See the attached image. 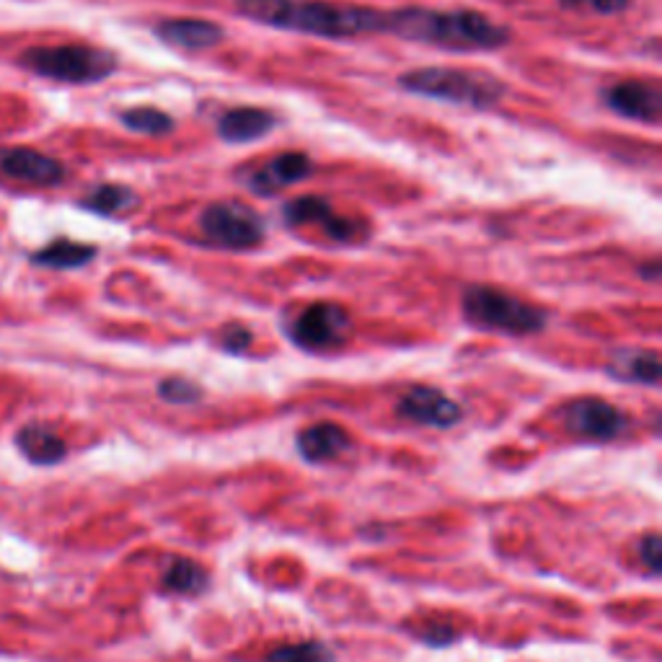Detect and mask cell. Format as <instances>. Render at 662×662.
Returning <instances> with one entry per match:
<instances>
[{
	"label": "cell",
	"instance_id": "24",
	"mask_svg": "<svg viewBox=\"0 0 662 662\" xmlns=\"http://www.w3.org/2000/svg\"><path fill=\"white\" fill-rule=\"evenodd\" d=\"M158 396L166 399L169 404H198L202 399V391L200 385L184 381V378H166L158 385Z\"/></svg>",
	"mask_w": 662,
	"mask_h": 662
},
{
	"label": "cell",
	"instance_id": "21",
	"mask_svg": "<svg viewBox=\"0 0 662 662\" xmlns=\"http://www.w3.org/2000/svg\"><path fill=\"white\" fill-rule=\"evenodd\" d=\"M616 375L618 378H629L635 383H644V385H654L660 381V358L654 352H629L624 358L616 360Z\"/></svg>",
	"mask_w": 662,
	"mask_h": 662
},
{
	"label": "cell",
	"instance_id": "14",
	"mask_svg": "<svg viewBox=\"0 0 662 662\" xmlns=\"http://www.w3.org/2000/svg\"><path fill=\"white\" fill-rule=\"evenodd\" d=\"M223 26L207 19H169L156 26V36L169 47L200 53V49L215 47L223 40Z\"/></svg>",
	"mask_w": 662,
	"mask_h": 662
},
{
	"label": "cell",
	"instance_id": "10",
	"mask_svg": "<svg viewBox=\"0 0 662 662\" xmlns=\"http://www.w3.org/2000/svg\"><path fill=\"white\" fill-rule=\"evenodd\" d=\"M399 417L414 422V425L425 427H440L448 430L461 419V406L453 402L448 394H442L440 389H430V385H414L406 394L399 399L396 406Z\"/></svg>",
	"mask_w": 662,
	"mask_h": 662
},
{
	"label": "cell",
	"instance_id": "16",
	"mask_svg": "<svg viewBox=\"0 0 662 662\" xmlns=\"http://www.w3.org/2000/svg\"><path fill=\"white\" fill-rule=\"evenodd\" d=\"M298 450L311 463L334 461L349 450V435L334 422H318L298 435Z\"/></svg>",
	"mask_w": 662,
	"mask_h": 662
},
{
	"label": "cell",
	"instance_id": "18",
	"mask_svg": "<svg viewBox=\"0 0 662 662\" xmlns=\"http://www.w3.org/2000/svg\"><path fill=\"white\" fill-rule=\"evenodd\" d=\"M164 587L179 595H200L207 587V572L192 559L173 557L164 572Z\"/></svg>",
	"mask_w": 662,
	"mask_h": 662
},
{
	"label": "cell",
	"instance_id": "4",
	"mask_svg": "<svg viewBox=\"0 0 662 662\" xmlns=\"http://www.w3.org/2000/svg\"><path fill=\"white\" fill-rule=\"evenodd\" d=\"M19 65L60 83H99L116 70V57L89 45H53L26 49Z\"/></svg>",
	"mask_w": 662,
	"mask_h": 662
},
{
	"label": "cell",
	"instance_id": "25",
	"mask_svg": "<svg viewBox=\"0 0 662 662\" xmlns=\"http://www.w3.org/2000/svg\"><path fill=\"white\" fill-rule=\"evenodd\" d=\"M631 0H559L564 9H591L603 16H616V13L627 11Z\"/></svg>",
	"mask_w": 662,
	"mask_h": 662
},
{
	"label": "cell",
	"instance_id": "27",
	"mask_svg": "<svg viewBox=\"0 0 662 662\" xmlns=\"http://www.w3.org/2000/svg\"><path fill=\"white\" fill-rule=\"evenodd\" d=\"M639 557H642V562L647 564V570L658 572L660 570V536L650 534L642 541V547H639Z\"/></svg>",
	"mask_w": 662,
	"mask_h": 662
},
{
	"label": "cell",
	"instance_id": "26",
	"mask_svg": "<svg viewBox=\"0 0 662 662\" xmlns=\"http://www.w3.org/2000/svg\"><path fill=\"white\" fill-rule=\"evenodd\" d=\"M254 339V334L246 329L242 324H231L228 329L223 332V347L228 349V352H244V349H249Z\"/></svg>",
	"mask_w": 662,
	"mask_h": 662
},
{
	"label": "cell",
	"instance_id": "23",
	"mask_svg": "<svg viewBox=\"0 0 662 662\" xmlns=\"http://www.w3.org/2000/svg\"><path fill=\"white\" fill-rule=\"evenodd\" d=\"M334 654L322 642H298L278 647L274 652H269L267 662H332Z\"/></svg>",
	"mask_w": 662,
	"mask_h": 662
},
{
	"label": "cell",
	"instance_id": "13",
	"mask_svg": "<svg viewBox=\"0 0 662 662\" xmlns=\"http://www.w3.org/2000/svg\"><path fill=\"white\" fill-rule=\"evenodd\" d=\"M311 171H314V164H311V158L305 156V153H280L272 161L249 171L246 184L257 194H274L280 192V189L308 179Z\"/></svg>",
	"mask_w": 662,
	"mask_h": 662
},
{
	"label": "cell",
	"instance_id": "11",
	"mask_svg": "<svg viewBox=\"0 0 662 662\" xmlns=\"http://www.w3.org/2000/svg\"><path fill=\"white\" fill-rule=\"evenodd\" d=\"M606 106L627 120L658 125L662 116V89L654 81H624L603 93Z\"/></svg>",
	"mask_w": 662,
	"mask_h": 662
},
{
	"label": "cell",
	"instance_id": "5",
	"mask_svg": "<svg viewBox=\"0 0 662 662\" xmlns=\"http://www.w3.org/2000/svg\"><path fill=\"white\" fill-rule=\"evenodd\" d=\"M463 314L471 324L486 332L536 334L547 324V314L536 305L515 298L505 290L474 285L463 293Z\"/></svg>",
	"mask_w": 662,
	"mask_h": 662
},
{
	"label": "cell",
	"instance_id": "28",
	"mask_svg": "<svg viewBox=\"0 0 662 662\" xmlns=\"http://www.w3.org/2000/svg\"><path fill=\"white\" fill-rule=\"evenodd\" d=\"M642 274H647L650 280H658L660 278V265L658 261H652L650 267H642Z\"/></svg>",
	"mask_w": 662,
	"mask_h": 662
},
{
	"label": "cell",
	"instance_id": "20",
	"mask_svg": "<svg viewBox=\"0 0 662 662\" xmlns=\"http://www.w3.org/2000/svg\"><path fill=\"white\" fill-rule=\"evenodd\" d=\"M135 202H137V194L133 189L120 184H101L99 189H93L89 198H83L81 205L99 215H116L135 207Z\"/></svg>",
	"mask_w": 662,
	"mask_h": 662
},
{
	"label": "cell",
	"instance_id": "12",
	"mask_svg": "<svg viewBox=\"0 0 662 662\" xmlns=\"http://www.w3.org/2000/svg\"><path fill=\"white\" fill-rule=\"evenodd\" d=\"M0 171L34 187H55L65 179V169L57 158L32 148H11L0 153Z\"/></svg>",
	"mask_w": 662,
	"mask_h": 662
},
{
	"label": "cell",
	"instance_id": "3",
	"mask_svg": "<svg viewBox=\"0 0 662 662\" xmlns=\"http://www.w3.org/2000/svg\"><path fill=\"white\" fill-rule=\"evenodd\" d=\"M404 91L417 97L448 101L456 106L469 109H492L505 99L507 86L500 78L484 70H461V68H419L409 70L399 78Z\"/></svg>",
	"mask_w": 662,
	"mask_h": 662
},
{
	"label": "cell",
	"instance_id": "7",
	"mask_svg": "<svg viewBox=\"0 0 662 662\" xmlns=\"http://www.w3.org/2000/svg\"><path fill=\"white\" fill-rule=\"evenodd\" d=\"M282 217H285V223L293 225V228H301V225H318L326 236L341 244L358 242L360 236H366L368 233L366 223L355 221V217L339 215L332 202H326L324 198H316V194H305V198L290 200L285 210H282Z\"/></svg>",
	"mask_w": 662,
	"mask_h": 662
},
{
	"label": "cell",
	"instance_id": "22",
	"mask_svg": "<svg viewBox=\"0 0 662 662\" xmlns=\"http://www.w3.org/2000/svg\"><path fill=\"white\" fill-rule=\"evenodd\" d=\"M120 120L127 130H133V133H141V135L158 137V135H166L173 130L171 116L156 106L127 109V112L120 114Z\"/></svg>",
	"mask_w": 662,
	"mask_h": 662
},
{
	"label": "cell",
	"instance_id": "2",
	"mask_svg": "<svg viewBox=\"0 0 662 662\" xmlns=\"http://www.w3.org/2000/svg\"><path fill=\"white\" fill-rule=\"evenodd\" d=\"M385 34L450 49V53H484L510 42V29L479 11H385Z\"/></svg>",
	"mask_w": 662,
	"mask_h": 662
},
{
	"label": "cell",
	"instance_id": "1",
	"mask_svg": "<svg viewBox=\"0 0 662 662\" xmlns=\"http://www.w3.org/2000/svg\"><path fill=\"white\" fill-rule=\"evenodd\" d=\"M236 5L244 16L285 32L329 36V40L385 32V11L366 5L329 3V0H236Z\"/></svg>",
	"mask_w": 662,
	"mask_h": 662
},
{
	"label": "cell",
	"instance_id": "15",
	"mask_svg": "<svg viewBox=\"0 0 662 662\" xmlns=\"http://www.w3.org/2000/svg\"><path fill=\"white\" fill-rule=\"evenodd\" d=\"M272 127H274L272 112H267V109H259V106L228 109V112L217 120V135H221V141L231 145L259 141V137H265Z\"/></svg>",
	"mask_w": 662,
	"mask_h": 662
},
{
	"label": "cell",
	"instance_id": "6",
	"mask_svg": "<svg viewBox=\"0 0 662 662\" xmlns=\"http://www.w3.org/2000/svg\"><path fill=\"white\" fill-rule=\"evenodd\" d=\"M200 228L210 244L244 251L265 242V221L242 202H215L200 215Z\"/></svg>",
	"mask_w": 662,
	"mask_h": 662
},
{
	"label": "cell",
	"instance_id": "19",
	"mask_svg": "<svg viewBox=\"0 0 662 662\" xmlns=\"http://www.w3.org/2000/svg\"><path fill=\"white\" fill-rule=\"evenodd\" d=\"M97 257V249L89 244H76L68 242V238H60V242L45 246L42 251L34 254L36 265H45L53 269H72V267H83Z\"/></svg>",
	"mask_w": 662,
	"mask_h": 662
},
{
	"label": "cell",
	"instance_id": "8",
	"mask_svg": "<svg viewBox=\"0 0 662 662\" xmlns=\"http://www.w3.org/2000/svg\"><path fill=\"white\" fill-rule=\"evenodd\" d=\"M349 314L337 303H311L293 322V339L305 349H329L341 345L349 332Z\"/></svg>",
	"mask_w": 662,
	"mask_h": 662
},
{
	"label": "cell",
	"instance_id": "17",
	"mask_svg": "<svg viewBox=\"0 0 662 662\" xmlns=\"http://www.w3.org/2000/svg\"><path fill=\"white\" fill-rule=\"evenodd\" d=\"M19 448L29 461L49 465L57 463L65 456V442L60 435L55 430H49L45 425H26L24 430L19 433Z\"/></svg>",
	"mask_w": 662,
	"mask_h": 662
},
{
	"label": "cell",
	"instance_id": "9",
	"mask_svg": "<svg viewBox=\"0 0 662 662\" xmlns=\"http://www.w3.org/2000/svg\"><path fill=\"white\" fill-rule=\"evenodd\" d=\"M566 430L585 440H614L627 425V417L603 399H574L562 412Z\"/></svg>",
	"mask_w": 662,
	"mask_h": 662
}]
</instances>
